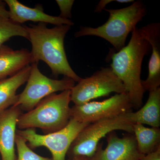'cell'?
<instances>
[{
    "label": "cell",
    "instance_id": "obj_6",
    "mask_svg": "<svg viewBox=\"0 0 160 160\" xmlns=\"http://www.w3.org/2000/svg\"><path fill=\"white\" fill-rule=\"evenodd\" d=\"M89 124L70 118L63 129L48 134H38L35 129H18L16 133L25 139L32 149L43 146L50 152L52 160H66L72 144L80 132Z\"/></svg>",
    "mask_w": 160,
    "mask_h": 160
},
{
    "label": "cell",
    "instance_id": "obj_5",
    "mask_svg": "<svg viewBox=\"0 0 160 160\" xmlns=\"http://www.w3.org/2000/svg\"><path fill=\"white\" fill-rule=\"evenodd\" d=\"M126 113L87 125L80 132L69 148L67 154L71 160L77 158H91L96 151L101 140L112 132L122 130L132 133L133 124Z\"/></svg>",
    "mask_w": 160,
    "mask_h": 160
},
{
    "label": "cell",
    "instance_id": "obj_1",
    "mask_svg": "<svg viewBox=\"0 0 160 160\" xmlns=\"http://www.w3.org/2000/svg\"><path fill=\"white\" fill-rule=\"evenodd\" d=\"M71 27L64 25L48 28L43 23L25 26L29 34L28 40L32 44V63L43 61L49 66L54 76L63 75L78 82L82 78L69 65L64 48V39Z\"/></svg>",
    "mask_w": 160,
    "mask_h": 160
},
{
    "label": "cell",
    "instance_id": "obj_18",
    "mask_svg": "<svg viewBox=\"0 0 160 160\" xmlns=\"http://www.w3.org/2000/svg\"><path fill=\"white\" fill-rule=\"evenodd\" d=\"M16 36L29 39L25 26L15 22L9 18L0 17V49L9 39Z\"/></svg>",
    "mask_w": 160,
    "mask_h": 160
},
{
    "label": "cell",
    "instance_id": "obj_9",
    "mask_svg": "<svg viewBox=\"0 0 160 160\" xmlns=\"http://www.w3.org/2000/svg\"><path fill=\"white\" fill-rule=\"evenodd\" d=\"M132 106L126 92L116 93L101 102H90L71 108V118L80 122L90 123L118 116L131 111Z\"/></svg>",
    "mask_w": 160,
    "mask_h": 160
},
{
    "label": "cell",
    "instance_id": "obj_19",
    "mask_svg": "<svg viewBox=\"0 0 160 160\" xmlns=\"http://www.w3.org/2000/svg\"><path fill=\"white\" fill-rule=\"evenodd\" d=\"M15 145L18 153L16 160H52V158L44 157L37 154L29 148L25 139L17 133Z\"/></svg>",
    "mask_w": 160,
    "mask_h": 160
},
{
    "label": "cell",
    "instance_id": "obj_20",
    "mask_svg": "<svg viewBox=\"0 0 160 160\" xmlns=\"http://www.w3.org/2000/svg\"><path fill=\"white\" fill-rule=\"evenodd\" d=\"M59 7L61 13L60 17L64 19L71 18V10L74 1L73 0H57L56 1Z\"/></svg>",
    "mask_w": 160,
    "mask_h": 160
},
{
    "label": "cell",
    "instance_id": "obj_3",
    "mask_svg": "<svg viewBox=\"0 0 160 160\" xmlns=\"http://www.w3.org/2000/svg\"><path fill=\"white\" fill-rule=\"evenodd\" d=\"M70 90L50 95L33 109L22 113L18 119V128L19 130L39 128L44 134L63 129L71 118Z\"/></svg>",
    "mask_w": 160,
    "mask_h": 160
},
{
    "label": "cell",
    "instance_id": "obj_12",
    "mask_svg": "<svg viewBox=\"0 0 160 160\" xmlns=\"http://www.w3.org/2000/svg\"><path fill=\"white\" fill-rule=\"evenodd\" d=\"M4 2L9 8V19L21 25L27 21L48 23L56 26L66 25L71 26L74 25L70 20L46 14L42 6L40 5L32 8L25 6L17 0H5Z\"/></svg>",
    "mask_w": 160,
    "mask_h": 160
},
{
    "label": "cell",
    "instance_id": "obj_16",
    "mask_svg": "<svg viewBox=\"0 0 160 160\" xmlns=\"http://www.w3.org/2000/svg\"><path fill=\"white\" fill-rule=\"evenodd\" d=\"M126 117L132 124L139 123L151 127L160 126V88L149 92L146 104L135 112L129 111Z\"/></svg>",
    "mask_w": 160,
    "mask_h": 160
},
{
    "label": "cell",
    "instance_id": "obj_7",
    "mask_svg": "<svg viewBox=\"0 0 160 160\" xmlns=\"http://www.w3.org/2000/svg\"><path fill=\"white\" fill-rule=\"evenodd\" d=\"M26 87L18 95L13 106H18L22 110L30 111L48 96L57 92L71 89L75 86L74 81L69 78L56 80L44 75L39 69L38 63H32Z\"/></svg>",
    "mask_w": 160,
    "mask_h": 160
},
{
    "label": "cell",
    "instance_id": "obj_23",
    "mask_svg": "<svg viewBox=\"0 0 160 160\" xmlns=\"http://www.w3.org/2000/svg\"><path fill=\"white\" fill-rule=\"evenodd\" d=\"M6 5L4 1H0V17L9 18V11L6 9Z\"/></svg>",
    "mask_w": 160,
    "mask_h": 160
},
{
    "label": "cell",
    "instance_id": "obj_2",
    "mask_svg": "<svg viewBox=\"0 0 160 160\" xmlns=\"http://www.w3.org/2000/svg\"><path fill=\"white\" fill-rule=\"evenodd\" d=\"M150 49L149 42L137 27L132 32L129 43L112 56L110 67L123 83L134 109H140L143 105L145 91L141 78L142 63Z\"/></svg>",
    "mask_w": 160,
    "mask_h": 160
},
{
    "label": "cell",
    "instance_id": "obj_22",
    "mask_svg": "<svg viewBox=\"0 0 160 160\" xmlns=\"http://www.w3.org/2000/svg\"><path fill=\"white\" fill-rule=\"evenodd\" d=\"M140 160H160V146L155 151L145 155Z\"/></svg>",
    "mask_w": 160,
    "mask_h": 160
},
{
    "label": "cell",
    "instance_id": "obj_21",
    "mask_svg": "<svg viewBox=\"0 0 160 160\" xmlns=\"http://www.w3.org/2000/svg\"><path fill=\"white\" fill-rule=\"evenodd\" d=\"M113 2L124 4V3H132L134 2V1L133 0H102L96 7L94 10L95 12L101 13L102 11L105 9V7L107 5Z\"/></svg>",
    "mask_w": 160,
    "mask_h": 160
},
{
    "label": "cell",
    "instance_id": "obj_11",
    "mask_svg": "<svg viewBox=\"0 0 160 160\" xmlns=\"http://www.w3.org/2000/svg\"><path fill=\"white\" fill-rule=\"evenodd\" d=\"M139 30L152 49L149 63V74L146 80L142 81L143 89L145 91L149 92L160 88V24L150 23Z\"/></svg>",
    "mask_w": 160,
    "mask_h": 160
},
{
    "label": "cell",
    "instance_id": "obj_8",
    "mask_svg": "<svg viewBox=\"0 0 160 160\" xmlns=\"http://www.w3.org/2000/svg\"><path fill=\"white\" fill-rule=\"evenodd\" d=\"M70 90L71 101L76 106L108 96L112 92L116 94L126 92L123 83L110 67L102 68L91 76L82 78Z\"/></svg>",
    "mask_w": 160,
    "mask_h": 160
},
{
    "label": "cell",
    "instance_id": "obj_17",
    "mask_svg": "<svg viewBox=\"0 0 160 160\" xmlns=\"http://www.w3.org/2000/svg\"><path fill=\"white\" fill-rule=\"evenodd\" d=\"M132 133L136 140L138 149L142 154L146 155L160 146V129L145 127L142 124L132 125Z\"/></svg>",
    "mask_w": 160,
    "mask_h": 160
},
{
    "label": "cell",
    "instance_id": "obj_14",
    "mask_svg": "<svg viewBox=\"0 0 160 160\" xmlns=\"http://www.w3.org/2000/svg\"><path fill=\"white\" fill-rule=\"evenodd\" d=\"M32 63L28 49L14 50L4 45L0 49V79L13 75Z\"/></svg>",
    "mask_w": 160,
    "mask_h": 160
},
{
    "label": "cell",
    "instance_id": "obj_13",
    "mask_svg": "<svg viewBox=\"0 0 160 160\" xmlns=\"http://www.w3.org/2000/svg\"><path fill=\"white\" fill-rule=\"evenodd\" d=\"M22 113L19 107L14 106L0 113V154L2 160H16V127Z\"/></svg>",
    "mask_w": 160,
    "mask_h": 160
},
{
    "label": "cell",
    "instance_id": "obj_10",
    "mask_svg": "<svg viewBox=\"0 0 160 160\" xmlns=\"http://www.w3.org/2000/svg\"><path fill=\"white\" fill-rule=\"evenodd\" d=\"M106 137V148L103 149L102 144H99L93 155L86 160H140L145 155L139 151L133 133L119 138L113 131Z\"/></svg>",
    "mask_w": 160,
    "mask_h": 160
},
{
    "label": "cell",
    "instance_id": "obj_15",
    "mask_svg": "<svg viewBox=\"0 0 160 160\" xmlns=\"http://www.w3.org/2000/svg\"><path fill=\"white\" fill-rule=\"evenodd\" d=\"M31 68L29 65L13 75L0 79V113L14 105L18 99L17 91L27 82Z\"/></svg>",
    "mask_w": 160,
    "mask_h": 160
},
{
    "label": "cell",
    "instance_id": "obj_24",
    "mask_svg": "<svg viewBox=\"0 0 160 160\" xmlns=\"http://www.w3.org/2000/svg\"><path fill=\"white\" fill-rule=\"evenodd\" d=\"M71 160H86V158H75Z\"/></svg>",
    "mask_w": 160,
    "mask_h": 160
},
{
    "label": "cell",
    "instance_id": "obj_4",
    "mask_svg": "<svg viewBox=\"0 0 160 160\" xmlns=\"http://www.w3.org/2000/svg\"><path fill=\"white\" fill-rule=\"evenodd\" d=\"M109 13L108 20L96 28L81 27L75 33L76 38L93 36L109 42L117 52L126 46V39L137 25L146 15V6L141 1L132 2L130 6L119 9H104Z\"/></svg>",
    "mask_w": 160,
    "mask_h": 160
}]
</instances>
